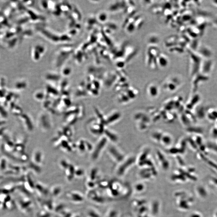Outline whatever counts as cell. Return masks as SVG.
Instances as JSON below:
<instances>
[{
	"mask_svg": "<svg viewBox=\"0 0 217 217\" xmlns=\"http://www.w3.org/2000/svg\"><path fill=\"white\" fill-rule=\"evenodd\" d=\"M189 73L191 76H194L200 72L202 59L192 50L189 51Z\"/></svg>",
	"mask_w": 217,
	"mask_h": 217,
	"instance_id": "1",
	"label": "cell"
},
{
	"mask_svg": "<svg viewBox=\"0 0 217 217\" xmlns=\"http://www.w3.org/2000/svg\"><path fill=\"white\" fill-rule=\"evenodd\" d=\"M195 52L202 59H212L213 52L209 46L205 45L199 44Z\"/></svg>",
	"mask_w": 217,
	"mask_h": 217,
	"instance_id": "2",
	"label": "cell"
},
{
	"mask_svg": "<svg viewBox=\"0 0 217 217\" xmlns=\"http://www.w3.org/2000/svg\"><path fill=\"white\" fill-rule=\"evenodd\" d=\"M214 62L212 59H202L200 67V73L209 76L213 71Z\"/></svg>",
	"mask_w": 217,
	"mask_h": 217,
	"instance_id": "3",
	"label": "cell"
},
{
	"mask_svg": "<svg viewBox=\"0 0 217 217\" xmlns=\"http://www.w3.org/2000/svg\"><path fill=\"white\" fill-rule=\"evenodd\" d=\"M87 196L89 200L97 204H103L106 202L104 197L94 189L89 190Z\"/></svg>",
	"mask_w": 217,
	"mask_h": 217,
	"instance_id": "4",
	"label": "cell"
},
{
	"mask_svg": "<svg viewBox=\"0 0 217 217\" xmlns=\"http://www.w3.org/2000/svg\"><path fill=\"white\" fill-rule=\"evenodd\" d=\"M66 197L70 202L76 204L82 203L84 200V198L83 195L77 192H68Z\"/></svg>",
	"mask_w": 217,
	"mask_h": 217,
	"instance_id": "5",
	"label": "cell"
},
{
	"mask_svg": "<svg viewBox=\"0 0 217 217\" xmlns=\"http://www.w3.org/2000/svg\"><path fill=\"white\" fill-rule=\"evenodd\" d=\"M169 63V59L166 54L159 53L157 59V65L162 68L167 67Z\"/></svg>",
	"mask_w": 217,
	"mask_h": 217,
	"instance_id": "6",
	"label": "cell"
},
{
	"mask_svg": "<svg viewBox=\"0 0 217 217\" xmlns=\"http://www.w3.org/2000/svg\"><path fill=\"white\" fill-rule=\"evenodd\" d=\"M66 170L65 172L66 178L68 181L70 182L73 181L75 177L74 176L75 169L73 166H69Z\"/></svg>",
	"mask_w": 217,
	"mask_h": 217,
	"instance_id": "7",
	"label": "cell"
},
{
	"mask_svg": "<svg viewBox=\"0 0 217 217\" xmlns=\"http://www.w3.org/2000/svg\"><path fill=\"white\" fill-rule=\"evenodd\" d=\"M62 192V188L61 186L59 185H55L52 186L51 188L49 191L52 196L53 197H57Z\"/></svg>",
	"mask_w": 217,
	"mask_h": 217,
	"instance_id": "8",
	"label": "cell"
},
{
	"mask_svg": "<svg viewBox=\"0 0 217 217\" xmlns=\"http://www.w3.org/2000/svg\"><path fill=\"white\" fill-rule=\"evenodd\" d=\"M98 171L97 169H92L91 171L90 172V174H89V177L87 179V180L92 181L95 182L97 183L96 181H97L98 178Z\"/></svg>",
	"mask_w": 217,
	"mask_h": 217,
	"instance_id": "9",
	"label": "cell"
},
{
	"mask_svg": "<svg viewBox=\"0 0 217 217\" xmlns=\"http://www.w3.org/2000/svg\"><path fill=\"white\" fill-rule=\"evenodd\" d=\"M64 209H65V205L62 203H60V204H57V205H54L53 212L56 214H58Z\"/></svg>",
	"mask_w": 217,
	"mask_h": 217,
	"instance_id": "10",
	"label": "cell"
},
{
	"mask_svg": "<svg viewBox=\"0 0 217 217\" xmlns=\"http://www.w3.org/2000/svg\"><path fill=\"white\" fill-rule=\"evenodd\" d=\"M109 184H110V182L108 181L102 180L97 182V186L101 189L107 188Z\"/></svg>",
	"mask_w": 217,
	"mask_h": 217,
	"instance_id": "11",
	"label": "cell"
},
{
	"mask_svg": "<svg viewBox=\"0 0 217 217\" xmlns=\"http://www.w3.org/2000/svg\"><path fill=\"white\" fill-rule=\"evenodd\" d=\"M72 214L71 211L65 209L58 214L60 217H71Z\"/></svg>",
	"mask_w": 217,
	"mask_h": 217,
	"instance_id": "12",
	"label": "cell"
},
{
	"mask_svg": "<svg viewBox=\"0 0 217 217\" xmlns=\"http://www.w3.org/2000/svg\"><path fill=\"white\" fill-rule=\"evenodd\" d=\"M84 172L83 170L81 169H78L77 170L75 169V172H74V176L76 178H81L84 175Z\"/></svg>",
	"mask_w": 217,
	"mask_h": 217,
	"instance_id": "13",
	"label": "cell"
},
{
	"mask_svg": "<svg viewBox=\"0 0 217 217\" xmlns=\"http://www.w3.org/2000/svg\"><path fill=\"white\" fill-rule=\"evenodd\" d=\"M87 217H100L98 212L93 210H89L87 213Z\"/></svg>",
	"mask_w": 217,
	"mask_h": 217,
	"instance_id": "14",
	"label": "cell"
},
{
	"mask_svg": "<svg viewBox=\"0 0 217 217\" xmlns=\"http://www.w3.org/2000/svg\"><path fill=\"white\" fill-rule=\"evenodd\" d=\"M116 212L115 210H111L108 211L105 217H116Z\"/></svg>",
	"mask_w": 217,
	"mask_h": 217,
	"instance_id": "15",
	"label": "cell"
},
{
	"mask_svg": "<svg viewBox=\"0 0 217 217\" xmlns=\"http://www.w3.org/2000/svg\"><path fill=\"white\" fill-rule=\"evenodd\" d=\"M212 24L213 26L217 29V17L213 18L212 20Z\"/></svg>",
	"mask_w": 217,
	"mask_h": 217,
	"instance_id": "16",
	"label": "cell"
},
{
	"mask_svg": "<svg viewBox=\"0 0 217 217\" xmlns=\"http://www.w3.org/2000/svg\"><path fill=\"white\" fill-rule=\"evenodd\" d=\"M212 3L213 6L217 7V1H212Z\"/></svg>",
	"mask_w": 217,
	"mask_h": 217,
	"instance_id": "17",
	"label": "cell"
},
{
	"mask_svg": "<svg viewBox=\"0 0 217 217\" xmlns=\"http://www.w3.org/2000/svg\"><path fill=\"white\" fill-rule=\"evenodd\" d=\"M71 217H81V216H80L79 215L75 214H72V216Z\"/></svg>",
	"mask_w": 217,
	"mask_h": 217,
	"instance_id": "18",
	"label": "cell"
}]
</instances>
